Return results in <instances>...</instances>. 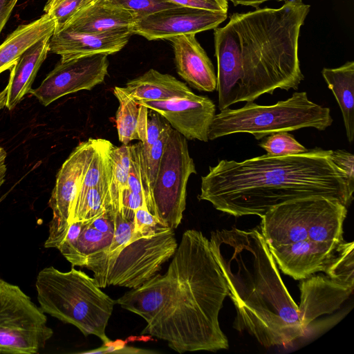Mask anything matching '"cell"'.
I'll return each mask as SVG.
<instances>
[{"label": "cell", "mask_w": 354, "mask_h": 354, "mask_svg": "<svg viewBox=\"0 0 354 354\" xmlns=\"http://www.w3.org/2000/svg\"><path fill=\"white\" fill-rule=\"evenodd\" d=\"M178 6L227 13L228 0H168Z\"/></svg>", "instance_id": "38"}, {"label": "cell", "mask_w": 354, "mask_h": 354, "mask_svg": "<svg viewBox=\"0 0 354 354\" xmlns=\"http://www.w3.org/2000/svg\"><path fill=\"white\" fill-rule=\"evenodd\" d=\"M331 151L317 147L295 155L221 160L201 177L198 198L234 216L261 217L280 204L310 196L336 199L348 208L354 188Z\"/></svg>", "instance_id": "2"}, {"label": "cell", "mask_w": 354, "mask_h": 354, "mask_svg": "<svg viewBox=\"0 0 354 354\" xmlns=\"http://www.w3.org/2000/svg\"><path fill=\"white\" fill-rule=\"evenodd\" d=\"M92 221H85L79 236L74 242L57 248L73 266L83 267L88 257L108 250L112 243L113 234L97 230L91 225Z\"/></svg>", "instance_id": "25"}, {"label": "cell", "mask_w": 354, "mask_h": 354, "mask_svg": "<svg viewBox=\"0 0 354 354\" xmlns=\"http://www.w3.org/2000/svg\"><path fill=\"white\" fill-rule=\"evenodd\" d=\"M113 94L119 102L115 115L118 139L122 145H129L133 140H139L140 106L126 93L123 87L115 86Z\"/></svg>", "instance_id": "26"}, {"label": "cell", "mask_w": 354, "mask_h": 354, "mask_svg": "<svg viewBox=\"0 0 354 354\" xmlns=\"http://www.w3.org/2000/svg\"><path fill=\"white\" fill-rule=\"evenodd\" d=\"M323 78L333 93L342 112L347 140L354 138V62L337 68H324Z\"/></svg>", "instance_id": "23"}, {"label": "cell", "mask_w": 354, "mask_h": 354, "mask_svg": "<svg viewBox=\"0 0 354 354\" xmlns=\"http://www.w3.org/2000/svg\"><path fill=\"white\" fill-rule=\"evenodd\" d=\"M231 1L234 6H236L238 5H242L245 6H251L256 8L261 5L262 3L269 1H286L288 0H228Z\"/></svg>", "instance_id": "44"}, {"label": "cell", "mask_w": 354, "mask_h": 354, "mask_svg": "<svg viewBox=\"0 0 354 354\" xmlns=\"http://www.w3.org/2000/svg\"><path fill=\"white\" fill-rule=\"evenodd\" d=\"M113 174L110 192L114 212L120 209L121 196L123 190L127 188V179L130 168V145H122L111 149Z\"/></svg>", "instance_id": "29"}, {"label": "cell", "mask_w": 354, "mask_h": 354, "mask_svg": "<svg viewBox=\"0 0 354 354\" xmlns=\"http://www.w3.org/2000/svg\"><path fill=\"white\" fill-rule=\"evenodd\" d=\"M259 146L272 156L295 155L308 151L288 131L273 133L264 138Z\"/></svg>", "instance_id": "31"}, {"label": "cell", "mask_w": 354, "mask_h": 354, "mask_svg": "<svg viewBox=\"0 0 354 354\" xmlns=\"http://www.w3.org/2000/svg\"><path fill=\"white\" fill-rule=\"evenodd\" d=\"M55 29V19L46 13L35 21L19 26L0 44V73L10 69L37 41L52 36Z\"/></svg>", "instance_id": "21"}, {"label": "cell", "mask_w": 354, "mask_h": 354, "mask_svg": "<svg viewBox=\"0 0 354 354\" xmlns=\"http://www.w3.org/2000/svg\"><path fill=\"white\" fill-rule=\"evenodd\" d=\"M209 241L236 309L233 328L248 332L267 348L304 336L298 306L260 230H216Z\"/></svg>", "instance_id": "3"}, {"label": "cell", "mask_w": 354, "mask_h": 354, "mask_svg": "<svg viewBox=\"0 0 354 354\" xmlns=\"http://www.w3.org/2000/svg\"><path fill=\"white\" fill-rule=\"evenodd\" d=\"M136 21L131 12L96 0L78 12L63 29L96 33L131 30Z\"/></svg>", "instance_id": "19"}, {"label": "cell", "mask_w": 354, "mask_h": 354, "mask_svg": "<svg viewBox=\"0 0 354 354\" xmlns=\"http://www.w3.org/2000/svg\"><path fill=\"white\" fill-rule=\"evenodd\" d=\"M95 1L48 0L44 10L55 19V33L62 30L78 12Z\"/></svg>", "instance_id": "30"}, {"label": "cell", "mask_w": 354, "mask_h": 354, "mask_svg": "<svg viewBox=\"0 0 354 354\" xmlns=\"http://www.w3.org/2000/svg\"><path fill=\"white\" fill-rule=\"evenodd\" d=\"M115 230L112 243L105 252H112L114 250L125 245L132 241L135 224L134 222L127 221L122 215L120 209L114 213Z\"/></svg>", "instance_id": "34"}, {"label": "cell", "mask_w": 354, "mask_h": 354, "mask_svg": "<svg viewBox=\"0 0 354 354\" xmlns=\"http://www.w3.org/2000/svg\"><path fill=\"white\" fill-rule=\"evenodd\" d=\"M142 207H147L146 200L143 196L131 192L129 188L123 190L120 210L127 221L134 222L135 212Z\"/></svg>", "instance_id": "37"}, {"label": "cell", "mask_w": 354, "mask_h": 354, "mask_svg": "<svg viewBox=\"0 0 354 354\" xmlns=\"http://www.w3.org/2000/svg\"><path fill=\"white\" fill-rule=\"evenodd\" d=\"M51 36H47L26 50L9 70L6 107L11 111L30 93L36 75L49 52Z\"/></svg>", "instance_id": "20"}, {"label": "cell", "mask_w": 354, "mask_h": 354, "mask_svg": "<svg viewBox=\"0 0 354 354\" xmlns=\"http://www.w3.org/2000/svg\"><path fill=\"white\" fill-rule=\"evenodd\" d=\"M228 294L209 239L186 230L167 272L131 289L116 304L147 322L142 335L167 342L179 353L227 349L218 315Z\"/></svg>", "instance_id": "1"}, {"label": "cell", "mask_w": 354, "mask_h": 354, "mask_svg": "<svg viewBox=\"0 0 354 354\" xmlns=\"http://www.w3.org/2000/svg\"><path fill=\"white\" fill-rule=\"evenodd\" d=\"M330 159L340 169L344 171L348 180L349 185L354 188V156L345 150H332Z\"/></svg>", "instance_id": "39"}, {"label": "cell", "mask_w": 354, "mask_h": 354, "mask_svg": "<svg viewBox=\"0 0 354 354\" xmlns=\"http://www.w3.org/2000/svg\"><path fill=\"white\" fill-rule=\"evenodd\" d=\"M8 91V86H6L1 91H0V110L6 106V95ZM7 153L6 150L0 145V187L4 183L6 174V158Z\"/></svg>", "instance_id": "42"}, {"label": "cell", "mask_w": 354, "mask_h": 354, "mask_svg": "<svg viewBox=\"0 0 354 354\" xmlns=\"http://www.w3.org/2000/svg\"><path fill=\"white\" fill-rule=\"evenodd\" d=\"M123 88L135 100H167L194 93L175 77L153 68L128 81Z\"/></svg>", "instance_id": "22"}, {"label": "cell", "mask_w": 354, "mask_h": 354, "mask_svg": "<svg viewBox=\"0 0 354 354\" xmlns=\"http://www.w3.org/2000/svg\"><path fill=\"white\" fill-rule=\"evenodd\" d=\"M354 288L331 279L326 275H311L301 279L299 319L306 331L310 324L325 314L337 310L349 298Z\"/></svg>", "instance_id": "17"}, {"label": "cell", "mask_w": 354, "mask_h": 354, "mask_svg": "<svg viewBox=\"0 0 354 354\" xmlns=\"http://www.w3.org/2000/svg\"><path fill=\"white\" fill-rule=\"evenodd\" d=\"M154 353L153 351L144 350L134 347L126 346L123 344H115L111 341L97 349L85 352V353Z\"/></svg>", "instance_id": "40"}, {"label": "cell", "mask_w": 354, "mask_h": 354, "mask_svg": "<svg viewBox=\"0 0 354 354\" xmlns=\"http://www.w3.org/2000/svg\"><path fill=\"white\" fill-rule=\"evenodd\" d=\"M347 207L336 199L310 196L280 204L261 216V232L268 247L309 239L339 243Z\"/></svg>", "instance_id": "7"}, {"label": "cell", "mask_w": 354, "mask_h": 354, "mask_svg": "<svg viewBox=\"0 0 354 354\" xmlns=\"http://www.w3.org/2000/svg\"><path fill=\"white\" fill-rule=\"evenodd\" d=\"M131 30L109 32H84L63 29L50 38L49 52L61 56L60 61L95 54L120 51L129 41Z\"/></svg>", "instance_id": "15"}, {"label": "cell", "mask_w": 354, "mask_h": 354, "mask_svg": "<svg viewBox=\"0 0 354 354\" xmlns=\"http://www.w3.org/2000/svg\"><path fill=\"white\" fill-rule=\"evenodd\" d=\"M177 247L174 230L169 229L135 239L112 252L93 254L86 259L83 267L93 271L100 288H136L158 274Z\"/></svg>", "instance_id": "8"}, {"label": "cell", "mask_w": 354, "mask_h": 354, "mask_svg": "<svg viewBox=\"0 0 354 354\" xmlns=\"http://www.w3.org/2000/svg\"><path fill=\"white\" fill-rule=\"evenodd\" d=\"M339 243L306 239L268 248L278 268L285 274L301 280L324 272Z\"/></svg>", "instance_id": "16"}, {"label": "cell", "mask_w": 354, "mask_h": 354, "mask_svg": "<svg viewBox=\"0 0 354 354\" xmlns=\"http://www.w3.org/2000/svg\"><path fill=\"white\" fill-rule=\"evenodd\" d=\"M35 287L44 313L75 326L84 336L95 335L104 344L111 341L106 328L116 301L93 278L73 266L67 272L49 266L39 271Z\"/></svg>", "instance_id": "5"}, {"label": "cell", "mask_w": 354, "mask_h": 354, "mask_svg": "<svg viewBox=\"0 0 354 354\" xmlns=\"http://www.w3.org/2000/svg\"><path fill=\"white\" fill-rule=\"evenodd\" d=\"M333 122L329 108L310 101L306 92L296 91L286 100L272 105L247 102L241 108L220 111L210 124L208 139L214 140L231 134L248 133L259 140L279 131L307 127L324 131Z\"/></svg>", "instance_id": "6"}, {"label": "cell", "mask_w": 354, "mask_h": 354, "mask_svg": "<svg viewBox=\"0 0 354 354\" xmlns=\"http://www.w3.org/2000/svg\"><path fill=\"white\" fill-rule=\"evenodd\" d=\"M111 180L100 183L87 191L80 207L71 218L70 224L74 221L93 219L105 210L113 209L110 192Z\"/></svg>", "instance_id": "28"}, {"label": "cell", "mask_w": 354, "mask_h": 354, "mask_svg": "<svg viewBox=\"0 0 354 354\" xmlns=\"http://www.w3.org/2000/svg\"><path fill=\"white\" fill-rule=\"evenodd\" d=\"M96 139L80 143L59 169L48 205L53 210L49 223L46 248H57L70 225L71 209L79 192L86 169L94 153Z\"/></svg>", "instance_id": "11"}, {"label": "cell", "mask_w": 354, "mask_h": 354, "mask_svg": "<svg viewBox=\"0 0 354 354\" xmlns=\"http://www.w3.org/2000/svg\"><path fill=\"white\" fill-rule=\"evenodd\" d=\"M150 110V109H149ZM148 113L145 139L142 142V149L148 151L157 141L163 131L170 125L160 114L151 111Z\"/></svg>", "instance_id": "36"}, {"label": "cell", "mask_w": 354, "mask_h": 354, "mask_svg": "<svg viewBox=\"0 0 354 354\" xmlns=\"http://www.w3.org/2000/svg\"><path fill=\"white\" fill-rule=\"evenodd\" d=\"M174 53L178 74L192 88L205 92L216 89V75L196 35H181L169 39Z\"/></svg>", "instance_id": "18"}, {"label": "cell", "mask_w": 354, "mask_h": 354, "mask_svg": "<svg viewBox=\"0 0 354 354\" xmlns=\"http://www.w3.org/2000/svg\"><path fill=\"white\" fill-rule=\"evenodd\" d=\"M310 8L301 0H288L279 8L234 13L226 25L214 29V48L230 54L242 69L235 103L254 102L277 88H298L304 79L299 37Z\"/></svg>", "instance_id": "4"}, {"label": "cell", "mask_w": 354, "mask_h": 354, "mask_svg": "<svg viewBox=\"0 0 354 354\" xmlns=\"http://www.w3.org/2000/svg\"><path fill=\"white\" fill-rule=\"evenodd\" d=\"M113 145L104 139H96L94 153L86 169L80 187L73 203L71 219L80 207L87 191L105 181L112 179L113 162L111 149Z\"/></svg>", "instance_id": "24"}, {"label": "cell", "mask_w": 354, "mask_h": 354, "mask_svg": "<svg viewBox=\"0 0 354 354\" xmlns=\"http://www.w3.org/2000/svg\"><path fill=\"white\" fill-rule=\"evenodd\" d=\"M227 17V13L178 6L136 20L131 32L148 40H169L181 35L214 29Z\"/></svg>", "instance_id": "13"}, {"label": "cell", "mask_w": 354, "mask_h": 354, "mask_svg": "<svg viewBox=\"0 0 354 354\" xmlns=\"http://www.w3.org/2000/svg\"><path fill=\"white\" fill-rule=\"evenodd\" d=\"M104 3L125 9L136 18L146 17L160 10L178 6L168 0H101Z\"/></svg>", "instance_id": "32"}, {"label": "cell", "mask_w": 354, "mask_h": 354, "mask_svg": "<svg viewBox=\"0 0 354 354\" xmlns=\"http://www.w3.org/2000/svg\"><path fill=\"white\" fill-rule=\"evenodd\" d=\"M108 67V55L103 53L59 61L40 86L31 88L30 93L48 106L66 95L93 89L104 82Z\"/></svg>", "instance_id": "12"}, {"label": "cell", "mask_w": 354, "mask_h": 354, "mask_svg": "<svg viewBox=\"0 0 354 354\" xmlns=\"http://www.w3.org/2000/svg\"><path fill=\"white\" fill-rule=\"evenodd\" d=\"M140 141L136 144L130 145L131 159L127 179V188L131 192L142 195L145 198L140 172Z\"/></svg>", "instance_id": "35"}, {"label": "cell", "mask_w": 354, "mask_h": 354, "mask_svg": "<svg viewBox=\"0 0 354 354\" xmlns=\"http://www.w3.org/2000/svg\"><path fill=\"white\" fill-rule=\"evenodd\" d=\"M19 0H0V35Z\"/></svg>", "instance_id": "43"}, {"label": "cell", "mask_w": 354, "mask_h": 354, "mask_svg": "<svg viewBox=\"0 0 354 354\" xmlns=\"http://www.w3.org/2000/svg\"><path fill=\"white\" fill-rule=\"evenodd\" d=\"M354 243L342 241L337 246L324 272L333 280L354 288Z\"/></svg>", "instance_id": "27"}, {"label": "cell", "mask_w": 354, "mask_h": 354, "mask_svg": "<svg viewBox=\"0 0 354 354\" xmlns=\"http://www.w3.org/2000/svg\"><path fill=\"white\" fill-rule=\"evenodd\" d=\"M135 230L133 240L146 236H153L171 229L151 214L146 207L138 208L135 212Z\"/></svg>", "instance_id": "33"}, {"label": "cell", "mask_w": 354, "mask_h": 354, "mask_svg": "<svg viewBox=\"0 0 354 354\" xmlns=\"http://www.w3.org/2000/svg\"><path fill=\"white\" fill-rule=\"evenodd\" d=\"M196 173L187 139L171 129L151 192L155 216L167 227L174 230L181 223L187 182Z\"/></svg>", "instance_id": "10"}, {"label": "cell", "mask_w": 354, "mask_h": 354, "mask_svg": "<svg viewBox=\"0 0 354 354\" xmlns=\"http://www.w3.org/2000/svg\"><path fill=\"white\" fill-rule=\"evenodd\" d=\"M53 334L40 307L18 286L0 279V353H37Z\"/></svg>", "instance_id": "9"}, {"label": "cell", "mask_w": 354, "mask_h": 354, "mask_svg": "<svg viewBox=\"0 0 354 354\" xmlns=\"http://www.w3.org/2000/svg\"><path fill=\"white\" fill-rule=\"evenodd\" d=\"M156 111L187 140L207 142L210 124L216 115V106L207 96L195 93L167 100H136Z\"/></svg>", "instance_id": "14"}, {"label": "cell", "mask_w": 354, "mask_h": 354, "mask_svg": "<svg viewBox=\"0 0 354 354\" xmlns=\"http://www.w3.org/2000/svg\"><path fill=\"white\" fill-rule=\"evenodd\" d=\"M114 213L113 209L105 210L102 214L93 219L91 225L102 233L113 234Z\"/></svg>", "instance_id": "41"}]
</instances>
